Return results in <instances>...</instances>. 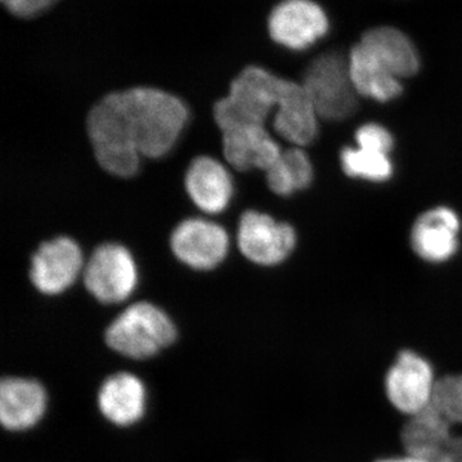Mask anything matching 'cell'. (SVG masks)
Instances as JSON below:
<instances>
[{
  "mask_svg": "<svg viewBox=\"0 0 462 462\" xmlns=\"http://www.w3.org/2000/svg\"><path fill=\"white\" fill-rule=\"evenodd\" d=\"M125 126L145 161L162 160L180 142L190 120L187 103L153 87L115 91Z\"/></svg>",
  "mask_w": 462,
  "mask_h": 462,
  "instance_id": "cell-1",
  "label": "cell"
},
{
  "mask_svg": "<svg viewBox=\"0 0 462 462\" xmlns=\"http://www.w3.org/2000/svg\"><path fill=\"white\" fill-rule=\"evenodd\" d=\"M289 78L261 65H249L231 81L226 96L216 102L214 116L221 133L240 125L269 126Z\"/></svg>",
  "mask_w": 462,
  "mask_h": 462,
  "instance_id": "cell-2",
  "label": "cell"
},
{
  "mask_svg": "<svg viewBox=\"0 0 462 462\" xmlns=\"http://www.w3.org/2000/svg\"><path fill=\"white\" fill-rule=\"evenodd\" d=\"M178 338L172 315L148 300H134L109 321L105 340L125 357L144 360L171 346Z\"/></svg>",
  "mask_w": 462,
  "mask_h": 462,
  "instance_id": "cell-3",
  "label": "cell"
},
{
  "mask_svg": "<svg viewBox=\"0 0 462 462\" xmlns=\"http://www.w3.org/2000/svg\"><path fill=\"white\" fill-rule=\"evenodd\" d=\"M81 285L100 306L125 305L135 297L141 285L138 261L123 243L97 245L87 257Z\"/></svg>",
  "mask_w": 462,
  "mask_h": 462,
  "instance_id": "cell-4",
  "label": "cell"
},
{
  "mask_svg": "<svg viewBox=\"0 0 462 462\" xmlns=\"http://www.w3.org/2000/svg\"><path fill=\"white\" fill-rule=\"evenodd\" d=\"M87 130L94 157L103 171L118 179H133L142 171L144 160L127 133L114 93L90 109Z\"/></svg>",
  "mask_w": 462,
  "mask_h": 462,
  "instance_id": "cell-5",
  "label": "cell"
},
{
  "mask_svg": "<svg viewBox=\"0 0 462 462\" xmlns=\"http://www.w3.org/2000/svg\"><path fill=\"white\" fill-rule=\"evenodd\" d=\"M296 227L267 212L249 208L240 214L233 245L247 263L261 269H275L296 251Z\"/></svg>",
  "mask_w": 462,
  "mask_h": 462,
  "instance_id": "cell-6",
  "label": "cell"
},
{
  "mask_svg": "<svg viewBox=\"0 0 462 462\" xmlns=\"http://www.w3.org/2000/svg\"><path fill=\"white\" fill-rule=\"evenodd\" d=\"M300 84L314 105L319 117L343 121L357 109V96L348 58L338 51H327L314 58L306 67Z\"/></svg>",
  "mask_w": 462,
  "mask_h": 462,
  "instance_id": "cell-7",
  "label": "cell"
},
{
  "mask_svg": "<svg viewBox=\"0 0 462 462\" xmlns=\"http://www.w3.org/2000/svg\"><path fill=\"white\" fill-rule=\"evenodd\" d=\"M172 256L193 273H214L233 249L229 230L215 218L193 215L173 227L169 239Z\"/></svg>",
  "mask_w": 462,
  "mask_h": 462,
  "instance_id": "cell-8",
  "label": "cell"
},
{
  "mask_svg": "<svg viewBox=\"0 0 462 462\" xmlns=\"http://www.w3.org/2000/svg\"><path fill=\"white\" fill-rule=\"evenodd\" d=\"M87 254L78 240L58 236L44 240L30 260L29 278L42 297L65 296L81 282Z\"/></svg>",
  "mask_w": 462,
  "mask_h": 462,
  "instance_id": "cell-9",
  "label": "cell"
},
{
  "mask_svg": "<svg viewBox=\"0 0 462 462\" xmlns=\"http://www.w3.org/2000/svg\"><path fill=\"white\" fill-rule=\"evenodd\" d=\"M330 20L315 0H281L266 17V32L276 47L305 51L328 35Z\"/></svg>",
  "mask_w": 462,
  "mask_h": 462,
  "instance_id": "cell-10",
  "label": "cell"
},
{
  "mask_svg": "<svg viewBox=\"0 0 462 462\" xmlns=\"http://www.w3.org/2000/svg\"><path fill=\"white\" fill-rule=\"evenodd\" d=\"M184 189L199 215L218 218L236 199V173L220 158L200 154L185 171Z\"/></svg>",
  "mask_w": 462,
  "mask_h": 462,
  "instance_id": "cell-11",
  "label": "cell"
},
{
  "mask_svg": "<svg viewBox=\"0 0 462 462\" xmlns=\"http://www.w3.org/2000/svg\"><path fill=\"white\" fill-rule=\"evenodd\" d=\"M282 148L269 126L240 125L224 130L221 156L234 173L266 172Z\"/></svg>",
  "mask_w": 462,
  "mask_h": 462,
  "instance_id": "cell-12",
  "label": "cell"
},
{
  "mask_svg": "<svg viewBox=\"0 0 462 462\" xmlns=\"http://www.w3.org/2000/svg\"><path fill=\"white\" fill-rule=\"evenodd\" d=\"M436 383L431 365L415 352L404 351L389 369L385 392L398 411L412 416L430 406Z\"/></svg>",
  "mask_w": 462,
  "mask_h": 462,
  "instance_id": "cell-13",
  "label": "cell"
},
{
  "mask_svg": "<svg viewBox=\"0 0 462 462\" xmlns=\"http://www.w3.org/2000/svg\"><path fill=\"white\" fill-rule=\"evenodd\" d=\"M270 127L291 147L305 148L318 138L319 116L300 81L289 78Z\"/></svg>",
  "mask_w": 462,
  "mask_h": 462,
  "instance_id": "cell-14",
  "label": "cell"
},
{
  "mask_svg": "<svg viewBox=\"0 0 462 462\" xmlns=\"http://www.w3.org/2000/svg\"><path fill=\"white\" fill-rule=\"evenodd\" d=\"M460 227V218L448 207H436L424 212L410 234L413 252L428 263H445L457 252Z\"/></svg>",
  "mask_w": 462,
  "mask_h": 462,
  "instance_id": "cell-15",
  "label": "cell"
},
{
  "mask_svg": "<svg viewBox=\"0 0 462 462\" xmlns=\"http://www.w3.org/2000/svg\"><path fill=\"white\" fill-rule=\"evenodd\" d=\"M47 392L36 380L5 378L0 385V421L7 430L35 427L47 410Z\"/></svg>",
  "mask_w": 462,
  "mask_h": 462,
  "instance_id": "cell-16",
  "label": "cell"
},
{
  "mask_svg": "<svg viewBox=\"0 0 462 462\" xmlns=\"http://www.w3.org/2000/svg\"><path fill=\"white\" fill-rule=\"evenodd\" d=\"M147 403V391L138 376L118 373L103 383L98 393V406L107 420L118 427H129L143 418Z\"/></svg>",
  "mask_w": 462,
  "mask_h": 462,
  "instance_id": "cell-17",
  "label": "cell"
},
{
  "mask_svg": "<svg viewBox=\"0 0 462 462\" xmlns=\"http://www.w3.org/2000/svg\"><path fill=\"white\" fill-rule=\"evenodd\" d=\"M358 42L400 80L415 76L420 69L419 51L402 30L393 26L373 27L363 33Z\"/></svg>",
  "mask_w": 462,
  "mask_h": 462,
  "instance_id": "cell-18",
  "label": "cell"
},
{
  "mask_svg": "<svg viewBox=\"0 0 462 462\" xmlns=\"http://www.w3.org/2000/svg\"><path fill=\"white\" fill-rule=\"evenodd\" d=\"M452 438L451 424L431 406L412 415L402 430L407 456L420 462H443Z\"/></svg>",
  "mask_w": 462,
  "mask_h": 462,
  "instance_id": "cell-19",
  "label": "cell"
},
{
  "mask_svg": "<svg viewBox=\"0 0 462 462\" xmlns=\"http://www.w3.org/2000/svg\"><path fill=\"white\" fill-rule=\"evenodd\" d=\"M349 72L358 96L389 102L402 94L403 88L400 79L376 60L360 42L352 48L348 56Z\"/></svg>",
  "mask_w": 462,
  "mask_h": 462,
  "instance_id": "cell-20",
  "label": "cell"
},
{
  "mask_svg": "<svg viewBox=\"0 0 462 462\" xmlns=\"http://www.w3.org/2000/svg\"><path fill=\"white\" fill-rule=\"evenodd\" d=\"M267 190L279 199H288L294 194L309 189L314 180V166L305 149L282 148L281 156L263 172Z\"/></svg>",
  "mask_w": 462,
  "mask_h": 462,
  "instance_id": "cell-21",
  "label": "cell"
},
{
  "mask_svg": "<svg viewBox=\"0 0 462 462\" xmlns=\"http://www.w3.org/2000/svg\"><path fill=\"white\" fill-rule=\"evenodd\" d=\"M340 163L346 176L360 180L384 182L393 175V163L389 154L361 145L343 148Z\"/></svg>",
  "mask_w": 462,
  "mask_h": 462,
  "instance_id": "cell-22",
  "label": "cell"
},
{
  "mask_svg": "<svg viewBox=\"0 0 462 462\" xmlns=\"http://www.w3.org/2000/svg\"><path fill=\"white\" fill-rule=\"evenodd\" d=\"M430 406L449 424L462 422V375L438 380Z\"/></svg>",
  "mask_w": 462,
  "mask_h": 462,
  "instance_id": "cell-23",
  "label": "cell"
},
{
  "mask_svg": "<svg viewBox=\"0 0 462 462\" xmlns=\"http://www.w3.org/2000/svg\"><path fill=\"white\" fill-rule=\"evenodd\" d=\"M62 0H0V8L7 16L32 21L53 11Z\"/></svg>",
  "mask_w": 462,
  "mask_h": 462,
  "instance_id": "cell-24",
  "label": "cell"
},
{
  "mask_svg": "<svg viewBox=\"0 0 462 462\" xmlns=\"http://www.w3.org/2000/svg\"><path fill=\"white\" fill-rule=\"evenodd\" d=\"M356 144L376 149L383 153L391 154L394 147L393 136L382 125L375 123L365 124L356 132Z\"/></svg>",
  "mask_w": 462,
  "mask_h": 462,
  "instance_id": "cell-25",
  "label": "cell"
},
{
  "mask_svg": "<svg viewBox=\"0 0 462 462\" xmlns=\"http://www.w3.org/2000/svg\"><path fill=\"white\" fill-rule=\"evenodd\" d=\"M443 462H462V437H454L447 447Z\"/></svg>",
  "mask_w": 462,
  "mask_h": 462,
  "instance_id": "cell-26",
  "label": "cell"
},
{
  "mask_svg": "<svg viewBox=\"0 0 462 462\" xmlns=\"http://www.w3.org/2000/svg\"><path fill=\"white\" fill-rule=\"evenodd\" d=\"M376 462H420V461L416 460V458L411 457V456H406V457L384 458V460H379Z\"/></svg>",
  "mask_w": 462,
  "mask_h": 462,
  "instance_id": "cell-27",
  "label": "cell"
}]
</instances>
